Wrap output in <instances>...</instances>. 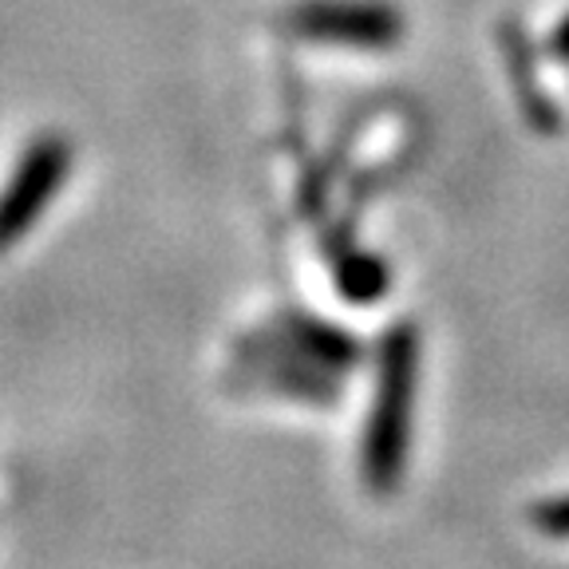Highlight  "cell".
<instances>
[{
  "instance_id": "52a82bcc",
  "label": "cell",
  "mask_w": 569,
  "mask_h": 569,
  "mask_svg": "<svg viewBox=\"0 0 569 569\" xmlns=\"http://www.w3.org/2000/svg\"><path fill=\"white\" fill-rule=\"evenodd\" d=\"M530 522L546 533V538H558V542H569V495L558 498H542L533 502Z\"/></svg>"
},
{
  "instance_id": "6da1fadb",
  "label": "cell",
  "mask_w": 569,
  "mask_h": 569,
  "mask_svg": "<svg viewBox=\"0 0 569 569\" xmlns=\"http://www.w3.org/2000/svg\"><path fill=\"white\" fill-rule=\"evenodd\" d=\"M419 396V329L411 320L391 325L376 348V380L360 431V475L372 495H391L403 482L416 431Z\"/></svg>"
},
{
  "instance_id": "5b68a950",
  "label": "cell",
  "mask_w": 569,
  "mask_h": 569,
  "mask_svg": "<svg viewBox=\"0 0 569 569\" xmlns=\"http://www.w3.org/2000/svg\"><path fill=\"white\" fill-rule=\"evenodd\" d=\"M332 277H337V289L345 301L352 305H372L388 293V266H383L376 253H365V249H337L332 253Z\"/></svg>"
},
{
  "instance_id": "8992f818",
  "label": "cell",
  "mask_w": 569,
  "mask_h": 569,
  "mask_svg": "<svg viewBox=\"0 0 569 569\" xmlns=\"http://www.w3.org/2000/svg\"><path fill=\"white\" fill-rule=\"evenodd\" d=\"M510 52H515V80H518V91H522L526 116H530V123L542 127V131H553V127H558V111H553L550 99L542 96V83L530 80V56H526L518 36H510Z\"/></svg>"
},
{
  "instance_id": "7a4b0ae2",
  "label": "cell",
  "mask_w": 569,
  "mask_h": 569,
  "mask_svg": "<svg viewBox=\"0 0 569 569\" xmlns=\"http://www.w3.org/2000/svg\"><path fill=\"white\" fill-rule=\"evenodd\" d=\"M71 174V142L60 134H40L28 142V151L20 154L17 170H12L9 187L0 194V253L17 246L40 213L52 206L56 190L68 182Z\"/></svg>"
},
{
  "instance_id": "3957f363",
  "label": "cell",
  "mask_w": 569,
  "mask_h": 569,
  "mask_svg": "<svg viewBox=\"0 0 569 569\" xmlns=\"http://www.w3.org/2000/svg\"><path fill=\"white\" fill-rule=\"evenodd\" d=\"M289 32L317 44H340V48H380L400 44L403 17L383 0H301L284 17Z\"/></svg>"
},
{
  "instance_id": "277c9868",
  "label": "cell",
  "mask_w": 569,
  "mask_h": 569,
  "mask_svg": "<svg viewBox=\"0 0 569 569\" xmlns=\"http://www.w3.org/2000/svg\"><path fill=\"white\" fill-rule=\"evenodd\" d=\"M269 345L277 348H289V352L305 356L309 365L325 368V372L340 376V372H352L360 365V340L352 332L337 329L329 320H317V317H305V312H289L273 325V340Z\"/></svg>"
},
{
  "instance_id": "ba28073f",
  "label": "cell",
  "mask_w": 569,
  "mask_h": 569,
  "mask_svg": "<svg viewBox=\"0 0 569 569\" xmlns=\"http://www.w3.org/2000/svg\"><path fill=\"white\" fill-rule=\"evenodd\" d=\"M550 52L558 56V60H566V63H569V17L561 20L558 28H553V36H550Z\"/></svg>"
}]
</instances>
